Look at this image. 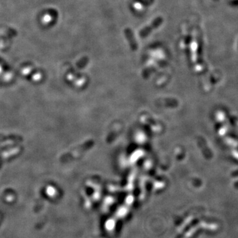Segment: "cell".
Here are the masks:
<instances>
[{
    "label": "cell",
    "instance_id": "2",
    "mask_svg": "<svg viewBox=\"0 0 238 238\" xmlns=\"http://www.w3.org/2000/svg\"><path fill=\"white\" fill-rule=\"evenodd\" d=\"M124 35L126 39L128 40L129 44L130 46L131 49L132 50H136L138 49V44L136 40V39L134 37V35L133 32L130 28H126L124 30Z\"/></svg>",
    "mask_w": 238,
    "mask_h": 238
},
{
    "label": "cell",
    "instance_id": "4",
    "mask_svg": "<svg viewBox=\"0 0 238 238\" xmlns=\"http://www.w3.org/2000/svg\"><path fill=\"white\" fill-rule=\"evenodd\" d=\"M231 177H234V178L238 177V169H237V170H235L234 171H232L231 173Z\"/></svg>",
    "mask_w": 238,
    "mask_h": 238
},
{
    "label": "cell",
    "instance_id": "1",
    "mask_svg": "<svg viewBox=\"0 0 238 238\" xmlns=\"http://www.w3.org/2000/svg\"><path fill=\"white\" fill-rule=\"evenodd\" d=\"M163 22V19L161 17H158L153 20L151 24L148 26H146V27L142 29L140 32V36L142 38H145L147 35H149L151 32L158 28Z\"/></svg>",
    "mask_w": 238,
    "mask_h": 238
},
{
    "label": "cell",
    "instance_id": "3",
    "mask_svg": "<svg viewBox=\"0 0 238 238\" xmlns=\"http://www.w3.org/2000/svg\"><path fill=\"white\" fill-rule=\"evenodd\" d=\"M135 2L141 4L143 6H150L154 3V0H135Z\"/></svg>",
    "mask_w": 238,
    "mask_h": 238
},
{
    "label": "cell",
    "instance_id": "5",
    "mask_svg": "<svg viewBox=\"0 0 238 238\" xmlns=\"http://www.w3.org/2000/svg\"><path fill=\"white\" fill-rule=\"evenodd\" d=\"M234 187L236 189H238V181H236L234 183Z\"/></svg>",
    "mask_w": 238,
    "mask_h": 238
}]
</instances>
